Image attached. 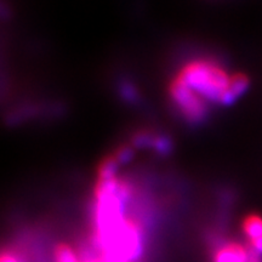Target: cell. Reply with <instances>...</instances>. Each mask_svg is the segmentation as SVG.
Here are the masks:
<instances>
[{"label":"cell","mask_w":262,"mask_h":262,"mask_svg":"<svg viewBox=\"0 0 262 262\" xmlns=\"http://www.w3.org/2000/svg\"><path fill=\"white\" fill-rule=\"evenodd\" d=\"M0 262H25L19 253H16L10 249L0 250Z\"/></svg>","instance_id":"cell-6"},{"label":"cell","mask_w":262,"mask_h":262,"mask_svg":"<svg viewBox=\"0 0 262 262\" xmlns=\"http://www.w3.org/2000/svg\"><path fill=\"white\" fill-rule=\"evenodd\" d=\"M212 262H261V256L254 253L247 244L225 241L216 247Z\"/></svg>","instance_id":"cell-3"},{"label":"cell","mask_w":262,"mask_h":262,"mask_svg":"<svg viewBox=\"0 0 262 262\" xmlns=\"http://www.w3.org/2000/svg\"><path fill=\"white\" fill-rule=\"evenodd\" d=\"M55 262H81L80 255L68 244H58L54 253Z\"/></svg>","instance_id":"cell-5"},{"label":"cell","mask_w":262,"mask_h":262,"mask_svg":"<svg viewBox=\"0 0 262 262\" xmlns=\"http://www.w3.org/2000/svg\"><path fill=\"white\" fill-rule=\"evenodd\" d=\"M243 228L247 244L254 253L262 255V217L260 215L251 214L244 219Z\"/></svg>","instance_id":"cell-4"},{"label":"cell","mask_w":262,"mask_h":262,"mask_svg":"<svg viewBox=\"0 0 262 262\" xmlns=\"http://www.w3.org/2000/svg\"><path fill=\"white\" fill-rule=\"evenodd\" d=\"M80 258H81V262H104L103 258L98 254L95 253L91 248H89L85 253L81 254Z\"/></svg>","instance_id":"cell-7"},{"label":"cell","mask_w":262,"mask_h":262,"mask_svg":"<svg viewBox=\"0 0 262 262\" xmlns=\"http://www.w3.org/2000/svg\"><path fill=\"white\" fill-rule=\"evenodd\" d=\"M178 74L209 103H231L249 85V79L244 74L228 73L211 58L189 61Z\"/></svg>","instance_id":"cell-1"},{"label":"cell","mask_w":262,"mask_h":262,"mask_svg":"<svg viewBox=\"0 0 262 262\" xmlns=\"http://www.w3.org/2000/svg\"><path fill=\"white\" fill-rule=\"evenodd\" d=\"M169 95L173 106L187 122L199 123L208 114V101L196 94L179 74L169 85Z\"/></svg>","instance_id":"cell-2"}]
</instances>
